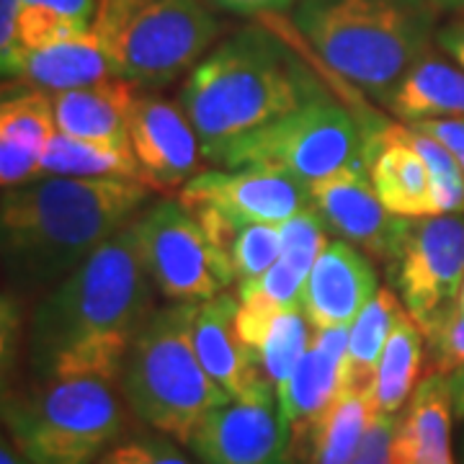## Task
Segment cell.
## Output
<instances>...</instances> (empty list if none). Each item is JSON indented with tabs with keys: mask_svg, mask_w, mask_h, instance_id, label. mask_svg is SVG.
Listing matches in <instances>:
<instances>
[{
	"mask_svg": "<svg viewBox=\"0 0 464 464\" xmlns=\"http://www.w3.org/2000/svg\"><path fill=\"white\" fill-rule=\"evenodd\" d=\"M395 431H398L395 415L372 413L364 439H362V447L356 451L353 464H392Z\"/></svg>",
	"mask_w": 464,
	"mask_h": 464,
	"instance_id": "obj_36",
	"label": "cell"
},
{
	"mask_svg": "<svg viewBox=\"0 0 464 464\" xmlns=\"http://www.w3.org/2000/svg\"><path fill=\"white\" fill-rule=\"evenodd\" d=\"M18 18H21V0H0V63L21 52Z\"/></svg>",
	"mask_w": 464,
	"mask_h": 464,
	"instance_id": "obj_38",
	"label": "cell"
},
{
	"mask_svg": "<svg viewBox=\"0 0 464 464\" xmlns=\"http://www.w3.org/2000/svg\"><path fill=\"white\" fill-rule=\"evenodd\" d=\"M3 85H21L44 93L88 88L114 78L96 34L44 50H21L0 63Z\"/></svg>",
	"mask_w": 464,
	"mask_h": 464,
	"instance_id": "obj_19",
	"label": "cell"
},
{
	"mask_svg": "<svg viewBox=\"0 0 464 464\" xmlns=\"http://www.w3.org/2000/svg\"><path fill=\"white\" fill-rule=\"evenodd\" d=\"M57 119L52 93L3 85L0 103V181L14 188L39 179L42 158L54 140Z\"/></svg>",
	"mask_w": 464,
	"mask_h": 464,
	"instance_id": "obj_17",
	"label": "cell"
},
{
	"mask_svg": "<svg viewBox=\"0 0 464 464\" xmlns=\"http://www.w3.org/2000/svg\"><path fill=\"white\" fill-rule=\"evenodd\" d=\"M423 366V331L408 310L398 317L382 351L380 364L366 387V398L374 413L395 415L413 398Z\"/></svg>",
	"mask_w": 464,
	"mask_h": 464,
	"instance_id": "obj_25",
	"label": "cell"
},
{
	"mask_svg": "<svg viewBox=\"0 0 464 464\" xmlns=\"http://www.w3.org/2000/svg\"><path fill=\"white\" fill-rule=\"evenodd\" d=\"M387 274L420 331L451 315L464 282V212L408 219Z\"/></svg>",
	"mask_w": 464,
	"mask_h": 464,
	"instance_id": "obj_10",
	"label": "cell"
},
{
	"mask_svg": "<svg viewBox=\"0 0 464 464\" xmlns=\"http://www.w3.org/2000/svg\"><path fill=\"white\" fill-rule=\"evenodd\" d=\"M152 292L127 225L36 304L26 333L34 374L119 380L134 335L155 310Z\"/></svg>",
	"mask_w": 464,
	"mask_h": 464,
	"instance_id": "obj_1",
	"label": "cell"
},
{
	"mask_svg": "<svg viewBox=\"0 0 464 464\" xmlns=\"http://www.w3.org/2000/svg\"><path fill=\"white\" fill-rule=\"evenodd\" d=\"M362 163L366 158L359 116L323 93L292 114L235 140L222 150L215 166L264 168L313 183Z\"/></svg>",
	"mask_w": 464,
	"mask_h": 464,
	"instance_id": "obj_8",
	"label": "cell"
},
{
	"mask_svg": "<svg viewBox=\"0 0 464 464\" xmlns=\"http://www.w3.org/2000/svg\"><path fill=\"white\" fill-rule=\"evenodd\" d=\"M197 313L199 304L181 302L152 310L119 372V387L132 413L181 447H188L204 415L232 400L197 353Z\"/></svg>",
	"mask_w": 464,
	"mask_h": 464,
	"instance_id": "obj_5",
	"label": "cell"
},
{
	"mask_svg": "<svg viewBox=\"0 0 464 464\" xmlns=\"http://www.w3.org/2000/svg\"><path fill=\"white\" fill-rule=\"evenodd\" d=\"M3 423L32 464H96L121 436L127 415L114 380L39 377L3 392Z\"/></svg>",
	"mask_w": 464,
	"mask_h": 464,
	"instance_id": "obj_6",
	"label": "cell"
},
{
	"mask_svg": "<svg viewBox=\"0 0 464 464\" xmlns=\"http://www.w3.org/2000/svg\"><path fill=\"white\" fill-rule=\"evenodd\" d=\"M400 137L423 158L431 173L433 217L464 212V170L459 160L441 142L408 124H400Z\"/></svg>",
	"mask_w": 464,
	"mask_h": 464,
	"instance_id": "obj_31",
	"label": "cell"
},
{
	"mask_svg": "<svg viewBox=\"0 0 464 464\" xmlns=\"http://www.w3.org/2000/svg\"><path fill=\"white\" fill-rule=\"evenodd\" d=\"M304 284L307 279L279 258L261 279L237 286V333L250 351H256L261 343L274 317L284 310L302 307Z\"/></svg>",
	"mask_w": 464,
	"mask_h": 464,
	"instance_id": "obj_27",
	"label": "cell"
},
{
	"mask_svg": "<svg viewBox=\"0 0 464 464\" xmlns=\"http://www.w3.org/2000/svg\"><path fill=\"white\" fill-rule=\"evenodd\" d=\"M423 338L431 353L433 372L449 374L464 366V315L451 313L429 331H423Z\"/></svg>",
	"mask_w": 464,
	"mask_h": 464,
	"instance_id": "obj_35",
	"label": "cell"
},
{
	"mask_svg": "<svg viewBox=\"0 0 464 464\" xmlns=\"http://www.w3.org/2000/svg\"><path fill=\"white\" fill-rule=\"evenodd\" d=\"M96 464H201L166 433H134L101 454Z\"/></svg>",
	"mask_w": 464,
	"mask_h": 464,
	"instance_id": "obj_34",
	"label": "cell"
},
{
	"mask_svg": "<svg viewBox=\"0 0 464 464\" xmlns=\"http://www.w3.org/2000/svg\"><path fill=\"white\" fill-rule=\"evenodd\" d=\"M132 230L150 279L170 302L201 304L235 282L232 264L181 201L152 204L134 219Z\"/></svg>",
	"mask_w": 464,
	"mask_h": 464,
	"instance_id": "obj_9",
	"label": "cell"
},
{
	"mask_svg": "<svg viewBox=\"0 0 464 464\" xmlns=\"http://www.w3.org/2000/svg\"><path fill=\"white\" fill-rule=\"evenodd\" d=\"M431 0H302L297 32L323 65L384 101L429 52Z\"/></svg>",
	"mask_w": 464,
	"mask_h": 464,
	"instance_id": "obj_4",
	"label": "cell"
},
{
	"mask_svg": "<svg viewBox=\"0 0 464 464\" xmlns=\"http://www.w3.org/2000/svg\"><path fill=\"white\" fill-rule=\"evenodd\" d=\"M91 32H93V24L54 14L50 8L21 5V18H18L21 50H44V47L83 39Z\"/></svg>",
	"mask_w": 464,
	"mask_h": 464,
	"instance_id": "obj_33",
	"label": "cell"
},
{
	"mask_svg": "<svg viewBox=\"0 0 464 464\" xmlns=\"http://www.w3.org/2000/svg\"><path fill=\"white\" fill-rule=\"evenodd\" d=\"M451 415L449 377L444 372L426 374L398 420L392 464H454Z\"/></svg>",
	"mask_w": 464,
	"mask_h": 464,
	"instance_id": "obj_21",
	"label": "cell"
},
{
	"mask_svg": "<svg viewBox=\"0 0 464 464\" xmlns=\"http://www.w3.org/2000/svg\"><path fill=\"white\" fill-rule=\"evenodd\" d=\"M449 392H451V405H454V418L464 420V366L449 372Z\"/></svg>",
	"mask_w": 464,
	"mask_h": 464,
	"instance_id": "obj_42",
	"label": "cell"
},
{
	"mask_svg": "<svg viewBox=\"0 0 464 464\" xmlns=\"http://www.w3.org/2000/svg\"><path fill=\"white\" fill-rule=\"evenodd\" d=\"M436 42L449 60H454L457 65L464 67V21H454L444 29H439Z\"/></svg>",
	"mask_w": 464,
	"mask_h": 464,
	"instance_id": "obj_41",
	"label": "cell"
},
{
	"mask_svg": "<svg viewBox=\"0 0 464 464\" xmlns=\"http://www.w3.org/2000/svg\"><path fill=\"white\" fill-rule=\"evenodd\" d=\"M201 464H295V439L274 390L230 400L201 418L188 441Z\"/></svg>",
	"mask_w": 464,
	"mask_h": 464,
	"instance_id": "obj_11",
	"label": "cell"
},
{
	"mask_svg": "<svg viewBox=\"0 0 464 464\" xmlns=\"http://www.w3.org/2000/svg\"><path fill=\"white\" fill-rule=\"evenodd\" d=\"M93 34L114 78L152 91L199 65L219 18L204 0H101Z\"/></svg>",
	"mask_w": 464,
	"mask_h": 464,
	"instance_id": "obj_7",
	"label": "cell"
},
{
	"mask_svg": "<svg viewBox=\"0 0 464 464\" xmlns=\"http://www.w3.org/2000/svg\"><path fill=\"white\" fill-rule=\"evenodd\" d=\"M418 132L429 134L436 142H441L444 148L459 160L464 170V116H449V119H426V121H415L408 124Z\"/></svg>",
	"mask_w": 464,
	"mask_h": 464,
	"instance_id": "obj_37",
	"label": "cell"
},
{
	"mask_svg": "<svg viewBox=\"0 0 464 464\" xmlns=\"http://www.w3.org/2000/svg\"><path fill=\"white\" fill-rule=\"evenodd\" d=\"M148 183L44 176L3 188L0 248L5 279L24 292H50L88 256L132 225Z\"/></svg>",
	"mask_w": 464,
	"mask_h": 464,
	"instance_id": "obj_2",
	"label": "cell"
},
{
	"mask_svg": "<svg viewBox=\"0 0 464 464\" xmlns=\"http://www.w3.org/2000/svg\"><path fill=\"white\" fill-rule=\"evenodd\" d=\"M323 93L295 52L266 29L248 26L201 57L183 83L181 106L199 134L204 160L217 163L235 140Z\"/></svg>",
	"mask_w": 464,
	"mask_h": 464,
	"instance_id": "obj_3",
	"label": "cell"
},
{
	"mask_svg": "<svg viewBox=\"0 0 464 464\" xmlns=\"http://www.w3.org/2000/svg\"><path fill=\"white\" fill-rule=\"evenodd\" d=\"M0 464H32V462L18 451L14 441L3 439V447H0Z\"/></svg>",
	"mask_w": 464,
	"mask_h": 464,
	"instance_id": "obj_43",
	"label": "cell"
},
{
	"mask_svg": "<svg viewBox=\"0 0 464 464\" xmlns=\"http://www.w3.org/2000/svg\"><path fill=\"white\" fill-rule=\"evenodd\" d=\"M313 325L304 317L302 307L284 310L271 320L268 331L264 333L261 343L256 346V362L266 380L279 387L292 377L302 356L313 343Z\"/></svg>",
	"mask_w": 464,
	"mask_h": 464,
	"instance_id": "obj_30",
	"label": "cell"
},
{
	"mask_svg": "<svg viewBox=\"0 0 464 464\" xmlns=\"http://www.w3.org/2000/svg\"><path fill=\"white\" fill-rule=\"evenodd\" d=\"M402 313H405L402 299L387 286L377 289V295L366 302V307L356 315L348 331L343 387H356V390L369 387L374 369L380 364L382 351L387 346V338Z\"/></svg>",
	"mask_w": 464,
	"mask_h": 464,
	"instance_id": "obj_28",
	"label": "cell"
},
{
	"mask_svg": "<svg viewBox=\"0 0 464 464\" xmlns=\"http://www.w3.org/2000/svg\"><path fill=\"white\" fill-rule=\"evenodd\" d=\"M377 289V268L372 258L338 237L328 243L307 276L302 313L310 320L313 331L351 328Z\"/></svg>",
	"mask_w": 464,
	"mask_h": 464,
	"instance_id": "obj_15",
	"label": "cell"
},
{
	"mask_svg": "<svg viewBox=\"0 0 464 464\" xmlns=\"http://www.w3.org/2000/svg\"><path fill=\"white\" fill-rule=\"evenodd\" d=\"M130 142L150 188L181 194L201 173V140L181 103L137 93L130 106Z\"/></svg>",
	"mask_w": 464,
	"mask_h": 464,
	"instance_id": "obj_14",
	"label": "cell"
},
{
	"mask_svg": "<svg viewBox=\"0 0 464 464\" xmlns=\"http://www.w3.org/2000/svg\"><path fill=\"white\" fill-rule=\"evenodd\" d=\"M282 227V261L289 264L299 276H310L313 266L323 256V250L328 248V235L331 227L325 225L323 215L317 212L313 204H307L302 212L286 219Z\"/></svg>",
	"mask_w": 464,
	"mask_h": 464,
	"instance_id": "obj_32",
	"label": "cell"
},
{
	"mask_svg": "<svg viewBox=\"0 0 464 464\" xmlns=\"http://www.w3.org/2000/svg\"><path fill=\"white\" fill-rule=\"evenodd\" d=\"M215 246L232 264L235 282L248 284L261 279L282 258V227L264 222H235L222 219L212 235Z\"/></svg>",
	"mask_w": 464,
	"mask_h": 464,
	"instance_id": "obj_29",
	"label": "cell"
},
{
	"mask_svg": "<svg viewBox=\"0 0 464 464\" xmlns=\"http://www.w3.org/2000/svg\"><path fill=\"white\" fill-rule=\"evenodd\" d=\"M372 413L366 390L343 387L295 441V454L302 464H353Z\"/></svg>",
	"mask_w": 464,
	"mask_h": 464,
	"instance_id": "obj_24",
	"label": "cell"
},
{
	"mask_svg": "<svg viewBox=\"0 0 464 464\" xmlns=\"http://www.w3.org/2000/svg\"><path fill=\"white\" fill-rule=\"evenodd\" d=\"M186 209H215L235 222L284 225L310 204L307 183L264 168L201 170L179 194Z\"/></svg>",
	"mask_w": 464,
	"mask_h": 464,
	"instance_id": "obj_12",
	"label": "cell"
},
{
	"mask_svg": "<svg viewBox=\"0 0 464 464\" xmlns=\"http://www.w3.org/2000/svg\"><path fill=\"white\" fill-rule=\"evenodd\" d=\"M364 158L369 179L387 212L408 219L433 217L431 173L423 158L400 137V124H387L369 140Z\"/></svg>",
	"mask_w": 464,
	"mask_h": 464,
	"instance_id": "obj_20",
	"label": "cell"
},
{
	"mask_svg": "<svg viewBox=\"0 0 464 464\" xmlns=\"http://www.w3.org/2000/svg\"><path fill=\"white\" fill-rule=\"evenodd\" d=\"M310 204L323 215L333 235L364 250L372 261L390 264L408 217H395L382 204L369 166H348L320 181L307 183Z\"/></svg>",
	"mask_w": 464,
	"mask_h": 464,
	"instance_id": "obj_13",
	"label": "cell"
},
{
	"mask_svg": "<svg viewBox=\"0 0 464 464\" xmlns=\"http://www.w3.org/2000/svg\"><path fill=\"white\" fill-rule=\"evenodd\" d=\"M44 176H72V179H124L145 181V173L132 145L88 142L57 132L42 158L39 179Z\"/></svg>",
	"mask_w": 464,
	"mask_h": 464,
	"instance_id": "obj_26",
	"label": "cell"
},
{
	"mask_svg": "<svg viewBox=\"0 0 464 464\" xmlns=\"http://www.w3.org/2000/svg\"><path fill=\"white\" fill-rule=\"evenodd\" d=\"M137 85L121 78H109L88 88L52 93L57 130L75 140L132 145L130 142V106Z\"/></svg>",
	"mask_w": 464,
	"mask_h": 464,
	"instance_id": "obj_22",
	"label": "cell"
},
{
	"mask_svg": "<svg viewBox=\"0 0 464 464\" xmlns=\"http://www.w3.org/2000/svg\"><path fill=\"white\" fill-rule=\"evenodd\" d=\"M382 103L402 124L464 116V67L426 52Z\"/></svg>",
	"mask_w": 464,
	"mask_h": 464,
	"instance_id": "obj_23",
	"label": "cell"
},
{
	"mask_svg": "<svg viewBox=\"0 0 464 464\" xmlns=\"http://www.w3.org/2000/svg\"><path fill=\"white\" fill-rule=\"evenodd\" d=\"M209 3L235 16H266V14L286 11L297 0H209Z\"/></svg>",
	"mask_w": 464,
	"mask_h": 464,
	"instance_id": "obj_40",
	"label": "cell"
},
{
	"mask_svg": "<svg viewBox=\"0 0 464 464\" xmlns=\"http://www.w3.org/2000/svg\"><path fill=\"white\" fill-rule=\"evenodd\" d=\"M21 5H36V8H50L54 14L78 18L85 24H93L99 14L101 0H21Z\"/></svg>",
	"mask_w": 464,
	"mask_h": 464,
	"instance_id": "obj_39",
	"label": "cell"
},
{
	"mask_svg": "<svg viewBox=\"0 0 464 464\" xmlns=\"http://www.w3.org/2000/svg\"><path fill=\"white\" fill-rule=\"evenodd\" d=\"M433 8H457V5H464V0H431Z\"/></svg>",
	"mask_w": 464,
	"mask_h": 464,
	"instance_id": "obj_44",
	"label": "cell"
},
{
	"mask_svg": "<svg viewBox=\"0 0 464 464\" xmlns=\"http://www.w3.org/2000/svg\"><path fill=\"white\" fill-rule=\"evenodd\" d=\"M348 331L351 328H323L313 333V343L297 369L276 387V402L295 441L343 390Z\"/></svg>",
	"mask_w": 464,
	"mask_h": 464,
	"instance_id": "obj_18",
	"label": "cell"
},
{
	"mask_svg": "<svg viewBox=\"0 0 464 464\" xmlns=\"http://www.w3.org/2000/svg\"><path fill=\"white\" fill-rule=\"evenodd\" d=\"M237 295L227 292L201 302L194 325V346L207 374L232 400H246L276 387L261 374L256 353L237 333Z\"/></svg>",
	"mask_w": 464,
	"mask_h": 464,
	"instance_id": "obj_16",
	"label": "cell"
},
{
	"mask_svg": "<svg viewBox=\"0 0 464 464\" xmlns=\"http://www.w3.org/2000/svg\"><path fill=\"white\" fill-rule=\"evenodd\" d=\"M454 313L457 315H464V282L459 286V295H457V304H454Z\"/></svg>",
	"mask_w": 464,
	"mask_h": 464,
	"instance_id": "obj_45",
	"label": "cell"
}]
</instances>
